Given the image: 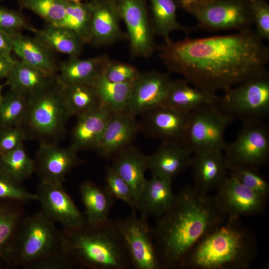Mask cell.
<instances>
[{
	"label": "cell",
	"instance_id": "obj_1",
	"mask_svg": "<svg viewBox=\"0 0 269 269\" xmlns=\"http://www.w3.org/2000/svg\"><path fill=\"white\" fill-rule=\"evenodd\" d=\"M255 31L174 41L156 46L160 58L171 72L194 87L216 94L267 72L269 48Z\"/></svg>",
	"mask_w": 269,
	"mask_h": 269
},
{
	"label": "cell",
	"instance_id": "obj_2",
	"mask_svg": "<svg viewBox=\"0 0 269 269\" xmlns=\"http://www.w3.org/2000/svg\"><path fill=\"white\" fill-rule=\"evenodd\" d=\"M226 218L214 196L194 186L182 188L152 227L162 269L181 268L196 244Z\"/></svg>",
	"mask_w": 269,
	"mask_h": 269
},
{
	"label": "cell",
	"instance_id": "obj_3",
	"mask_svg": "<svg viewBox=\"0 0 269 269\" xmlns=\"http://www.w3.org/2000/svg\"><path fill=\"white\" fill-rule=\"evenodd\" d=\"M258 252L254 232L240 218L227 217L196 244L181 268L247 269L256 260Z\"/></svg>",
	"mask_w": 269,
	"mask_h": 269
},
{
	"label": "cell",
	"instance_id": "obj_4",
	"mask_svg": "<svg viewBox=\"0 0 269 269\" xmlns=\"http://www.w3.org/2000/svg\"><path fill=\"white\" fill-rule=\"evenodd\" d=\"M8 268L70 269L62 231L41 211L25 216L7 256Z\"/></svg>",
	"mask_w": 269,
	"mask_h": 269
},
{
	"label": "cell",
	"instance_id": "obj_5",
	"mask_svg": "<svg viewBox=\"0 0 269 269\" xmlns=\"http://www.w3.org/2000/svg\"><path fill=\"white\" fill-rule=\"evenodd\" d=\"M66 250L74 267L89 269L132 268L117 220L97 225L86 222L62 230Z\"/></svg>",
	"mask_w": 269,
	"mask_h": 269
},
{
	"label": "cell",
	"instance_id": "obj_6",
	"mask_svg": "<svg viewBox=\"0 0 269 269\" xmlns=\"http://www.w3.org/2000/svg\"><path fill=\"white\" fill-rule=\"evenodd\" d=\"M71 117L64 104L62 86L57 78L40 91L29 96L21 126L27 137L39 143H56Z\"/></svg>",
	"mask_w": 269,
	"mask_h": 269
},
{
	"label": "cell",
	"instance_id": "obj_7",
	"mask_svg": "<svg viewBox=\"0 0 269 269\" xmlns=\"http://www.w3.org/2000/svg\"><path fill=\"white\" fill-rule=\"evenodd\" d=\"M214 105L233 120L263 121L269 116L267 72L224 92Z\"/></svg>",
	"mask_w": 269,
	"mask_h": 269
},
{
	"label": "cell",
	"instance_id": "obj_8",
	"mask_svg": "<svg viewBox=\"0 0 269 269\" xmlns=\"http://www.w3.org/2000/svg\"><path fill=\"white\" fill-rule=\"evenodd\" d=\"M233 120L214 104L202 106L190 113L183 144L193 153L224 151L225 133Z\"/></svg>",
	"mask_w": 269,
	"mask_h": 269
},
{
	"label": "cell",
	"instance_id": "obj_9",
	"mask_svg": "<svg viewBox=\"0 0 269 269\" xmlns=\"http://www.w3.org/2000/svg\"><path fill=\"white\" fill-rule=\"evenodd\" d=\"M228 168L258 170L269 159V129L263 121L243 122L236 138L224 150Z\"/></svg>",
	"mask_w": 269,
	"mask_h": 269
},
{
	"label": "cell",
	"instance_id": "obj_10",
	"mask_svg": "<svg viewBox=\"0 0 269 269\" xmlns=\"http://www.w3.org/2000/svg\"><path fill=\"white\" fill-rule=\"evenodd\" d=\"M186 10L207 30L240 31L250 28L253 23L249 3L242 0H209Z\"/></svg>",
	"mask_w": 269,
	"mask_h": 269
},
{
	"label": "cell",
	"instance_id": "obj_11",
	"mask_svg": "<svg viewBox=\"0 0 269 269\" xmlns=\"http://www.w3.org/2000/svg\"><path fill=\"white\" fill-rule=\"evenodd\" d=\"M146 218L133 213L117 219L134 269H162L153 241L152 227Z\"/></svg>",
	"mask_w": 269,
	"mask_h": 269
},
{
	"label": "cell",
	"instance_id": "obj_12",
	"mask_svg": "<svg viewBox=\"0 0 269 269\" xmlns=\"http://www.w3.org/2000/svg\"><path fill=\"white\" fill-rule=\"evenodd\" d=\"M127 27L132 55L147 58L156 50L152 21L144 0H113Z\"/></svg>",
	"mask_w": 269,
	"mask_h": 269
},
{
	"label": "cell",
	"instance_id": "obj_13",
	"mask_svg": "<svg viewBox=\"0 0 269 269\" xmlns=\"http://www.w3.org/2000/svg\"><path fill=\"white\" fill-rule=\"evenodd\" d=\"M214 197L227 217L241 218L263 213L268 196L253 191L230 175L216 190Z\"/></svg>",
	"mask_w": 269,
	"mask_h": 269
},
{
	"label": "cell",
	"instance_id": "obj_14",
	"mask_svg": "<svg viewBox=\"0 0 269 269\" xmlns=\"http://www.w3.org/2000/svg\"><path fill=\"white\" fill-rule=\"evenodd\" d=\"M189 115L160 105L140 115L139 131L162 142L183 144Z\"/></svg>",
	"mask_w": 269,
	"mask_h": 269
},
{
	"label": "cell",
	"instance_id": "obj_15",
	"mask_svg": "<svg viewBox=\"0 0 269 269\" xmlns=\"http://www.w3.org/2000/svg\"><path fill=\"white\" fill-rule=\"evenodd\" d=\"M78 152L70 145L64 147L57 143H40L34 159V171L40 182L63 185L66 175L81 162Z\"/></svg>",
	"mask_w": 269,
	"mask_h": 269
},
{
	"label": "cell",
	"instance_id": "obj_16",
	"mask_svg": "<svg viewBox=\"0 0 269 269\" xmlns=\"http://www.w3.org/2000/svg\"><path fill=\"white\" fill-rule=\"evenodd\" d=\"M41 211L48 218L63 228L79 226L86 222L83 215L63 185L40 182L35 193Z\"/></svg>",
	"mask_w": 269,
	"mask_h": 269
},
{
	"label": "cell",
	"instance_id": "obj_17",
	"mask_svg": "<svg viewBox=\"0 0 269 269\" xmlns=\"http://www.w3.org/2000/svg\"><path fill=\"white\" fill-rule=\"evenodd\" d=\"M172 80L156 71L140 73L133 83L127 112L134 116L161 105Z\"/></svg>",
	"mask_w": 269,
	"mask_h": 269
},
{
	"label": "cell",
	"instance_id": "obj_18",
	"mask_svg": "<svg viewBox=\"0 0 269 269\" xmlns=\"http://www.w3.org/2000/svg\"><path fill=\"white\" fill-rule=\"evenodd\" d=\"M114 112L101 103L76 117L71 134V145L78 152L97 148L105 129Z\"/></svg>",
	"mask_w": 269,
	"mask_h": 269
},
{
	"label": "cell",
	"instance_id": "obj_19",
	"mask_svg": "<svg viewBox=\"0 0 269 269\" xmlns=\"http://www.w3.org/2000/svg\"><path fill=\"white\" fill-rule=\"evenodd\" d=\"M135 116L128 112L114 113L110 119L95 150L109 158L132 145L139 131Z\"/></svg>",
	"mask_w": 269,
	"mask_h": 269
},
{
	"label": "cell",
	"instance_id": "obj_20",
	"mask_svg": "<svg viewBox=\"0 0 269 269\" xmlns=\"http://www.w3.org/2000/svg\"><path fill=\"white\" fill-rule=\"evenodd\" d=\"M90 12L91 39L95 46H105L123 39L121 19L113 0H92L88 3Z\"/></svg>",
	"mask_w": 269,
	"mask_h": 269
},
{
	"label": "cell",
	"instance_id": "obj_21",
	"mask_svg": "<svg viewBox=\"0 0 269 269\" xmlns=\"http://www.w3.org/2000/svg\"><path fill=\"white\" fill-rule=\"evenodd\" d=\"M192 167L194 186L206 193L216 190L227 177L228 165L223 151L206 150L193 154Z\"/></svg>",
	"mask_w": 269,
	"mask_h": 269
},
{
	"label": "cell",
	"instance_id": "obj_22",
	"mask_svg": "<svg viewBox=\"0 0 269 269\" xmlns=\"http://www.w3.org/2000/svg\"><path fill=\"white\" fill-rule=\"evenodd\" d=\"M192 151L180 143L162 142L153 153L147 155V169L151 175L172 181L190 167Z\"/></svg>",
	"mask_w": 269,
	"mask_h": 269
},
{
	"label": "cell",
	"instance_id": "obj_23",
	"mask_svg": "<svg viewBox=\"0 0 269 269\" xmlns=\"http://www.w3.org/2000/svg\"><path fill=\"white\" fill-rule=\"evenodd\" d=\"M172 182L154 175L146 180L136 203L141 217L157 218L167 210L175 197Z\"/></svg>",
	"mask_w": 269,
	"mask_h": 269
},
{
	"label": "cell",
	"instance_id": "obj_24",
	"mask_svg": "<svg viewBox=\"0 0 269 269\" xmlns=\"http://www.w3.org/2000/svg\"><path fill=\"white\" fill-rule=\"evenodd\" d=\"M111 166L131 188L136 206L137 199L146 180L145 172L148 170L147 155L131 145L113 157Z\"/></svg>",
	"mask_w": 269,
	"mask_h": 269
},
{
	"label": "cell",
	"instance_id": "obj_25",
	"mask_svg": "<svg viewBox=\"0 0 269 269\" xmlns=\"http://www.w3.org/2000/svg\"><path fill=\"white\" fill-rule=\"evenodd\" d=\"M12 51L20 57V60L48 75H57L59 66L53 52L35 38L19 32L12 35Z\"/></svg>",
	"mask_w": 269,
	"mask_h": 269
},
{
	"label": "cell",
	"instance_id": "obj_26",
	"mask_svg": "<svg viewBox=\"0 0 269 269\" xmlns=\"http://www.w3.org/2000/svg\"><path fill=\"white\" fill-rule=\"evenodd\" d=\"M110 58L107 55L86 59L70 57L59 66L57 78L63 85H91L104 72Z\"/></svg>",
	"mask_w": 269,
	"mask_h": 269
},
{
	"label": "cell",
	"instance_id": "obj_27",
	"mask_svg": "<svg viewBox=\"0 0 269 269\" xmlns=\"http://www.w3.org/2000/svg\"><path fill=\"white\" fill-rule=\"evenodd\" d=\"M218 96L193 86L184 79L172 80L164 105L189 113L204 105L214 104Z\"/></svg>",
	"mask_w": 269,
	"mask_h": 269
},
{
	"label": "cell",
	"instance_id": "obj_28",
	"mask_svg": "<svg viewBox=\"0 0 269 269\" xmlns=\"http://www.w3.org/2000/svg\"><path fill=\"white\" fill-rule=\"evenodd\" d=\"M79 191L85 209L86 223L97 225L106 221L115 201L107 189L86 180L81 184Z\"/></svg>",
	"mask_w": 269,
	"mask_h": 269
},
{
	"label": "cell",
	"instance_id": "obj_29",
	"mask_svg": "<svg viewBox=\"0 0 269 269\" xmlns=\"http://www.w3.org/2000/svg\"><path fill=\"white\" fill-rule=\"evenodd\" d=\"M24 204L17 201L0 200V268L8 267V251L25 216Z\"/></svg>",
	"mask_w": 269,
	"mask_h": 269
},
{
	"label": "cell",
	"instance_id": "obj_30",
	"mask_svg": "<svg viewBox=\"0 0 269 269\" xmlns=\"http://www.w3.org/2000/svg\"><path fill=\"white\" fill-rule=\"evenodd\" d=\"M34 33V37L48 49L70 57H79L85 44L75 33L63 26L47 24Z\"/></svg>",
	"mask_w": 269,
	"mask_h": 269
},
{
	"label": "cell",
	"instance_id": "obj_31",
	"mask_svg": "<svg viewBox=\"0 0 269 269\" xmlns=\"http://www.w3.org/2000/svg\"><path fill=\"white\" fill-rule=\"evenodd\" d=\"M57 77L48 75L21 60H16L5 84L29 96L48 86Z\"/></svg>",
	"mask_w": 269,
	"mask_h": 269
},
{
	"label": "cell",
	"instance_id": "obj_32",
	"mask_svg": "<svg viewBox=\"0 0 269 269\" xmlns=\"http://www.w3.org/2000/svg\"><path fill=\"white\" fill-rule=\"evenodd\" d=\"M133 83L112 82L103 73L94 80L91 85L101 102L114 113H119L127 112Z\"/></svg>",
	"mask_w": 269,
	"mask_h": 269
},
{
	"label": "cell",
	"instance_id": "obj_33",
	"mask_svg": "<svg viewBox=\"0 0 269 269\" xmlns=\"http://www.w3.org/2000/svg\"><path fill=\"white\" fill-rule=\"evenodd\" d=\"M152 13V26L155 35L164 41L175 30L188 33L191 29L179 23L176 16V5L173 0H150Z\"/></svg>",
	"mask_w": 269,
	"mask_h": 269
},
{
	"label": "cell",
	"instance_id": "obj_34",
	"mask_svg": "<svg viewBox=\"0 0 269 269\" xmlns=\"http://www.w3.org/2000/svg\"><path fill=\"white\" fill-rule=\"evenodd\" d=\"M62 86L64 104L70 117H77L101 103L92 85Z\"/></svg>",
	"mask_w": 269,
	"mask_h": 269
},
{
	"label": "cell",
	"instance_id": "obj_35",
	"mask_svg": "<svg viewBox=\"0 0 269 269\" xmlns=\"http://www.w3.org/2000/svg\"><path fill=\"white\" fill-rule=\"evenodd\" d=\"M0 169L12 179L22 183L34 172V160L29 156L22 144L0 154Z\"/></svg>",
	"mask_w": 269,
	"mask_h": 269
},
{
	"label": "cell",
	"instance_id": "obj_36",
	"mask_svg": "<svg viewBox=\"0 0 269 269\" xmlns=\"http://www.w3.org/2000/svg\"><path fill=\"white\" fill-rule=\"evenodd\" d=\"M29 96L9 88L0 105V129L21 126Z\"/></svg>",
	"mask_w": 269,
	"mask_h": 269
},
{
	"label": "cell",
	"instance_id": "obj_37",
	"mask_svg": "<svg viewBox=\"0 0 269 269\" xmlns=\"http://www.w3.org/2000/svg\"><path fill=\"white\" fill-rule=\"evenodd\" d=\"M61 26L72 31L85 44L90 43V12L88 3L77 4L67 2L66 15Z\"/></svg>",
	"mask_w": 269,
	"mask_h": 269
},
{
	"label": "cell",
	"instance_id": "obj_38",
	"mask_svg": "<svg viewBox=\"0 0 269 269\" xmlns=\"http://www.w3.org/2000/svg\"><path fill=\"white\" fill-rule=\"evenodd\" d=\"M20 3L40 16L47 24L62 26L66 15L65 0H21Z\"/></svg>",
	"mask_w": 269,
	"mask_h": 269
},
{
	"label": "cell",
	"instance_id": "obj_39",
	"mask_svg": "<svg viewBox=\"0 0 269 269\" xmlns=\"http://www.w3.org/2000/svg\"><path fill=\"white\" fill-rule=\"evenodd\" d=\"M0 200L26 203L37 201V196L27 190L22 183L15 180L0 169Z\"/></svg>",
	"mask_w": 269,
	"mask_h": 269
},
{
	"label": "cell",
	"instance_id": "obj_40",
	"mask_svg": "<svg viewBox=\"0 0 269 269\" xmlns=\"http://www.w3.org/2000/svg\"><path fill=\"white\" fill-rule=\"evenodd\" d=\"M230 175L235 178L242 184L260 194L268 196L269 184L258 170L244 167L229 168Z\"/></svg>",
	"mask_w": 269,
	"mask_h": 269
},
{
	"label": "cell",
	"instance_id": "obj_41",
	"mask_svg": "<svg viewBox=\"0 0 269 269\" xmlns=\"http://www.w3.org/2000/svg\"><path fill=\"white\" fill-rule=\"evenodd\" d=\"M106 183L105 187L115 200L125 202L131 208L133 213H136L135 200L131 188L111 166L107 169Z\"/></svg>",
	"mask_w": 269,
	"mask_h": 269
},
{
	"label": "cell",
	"instance_id": "obj_42",
	"mask_svg": "<svg viewBox=\"0 0 269 269\" xmlns=\"http://www.w3.org/2000/svg\"><path fill=\"white\" fill-rule=\"evenodd\" d=\"M110 81L117 83H133L140 72L134 66L116 60H110L103 72Z\"/></svg>",
	"mask_w": 269,
	"mask_h": 269
},
{
	"label": "cell",
	"instance_id": "obj_43",
	"mask_svg": "<svg viewBox=\"0 0 269 269\" xmlns=\"http://www.w3.org/2000/svg\"><path fill=\"white\" fill-rule=\"evenodd\" d=\"M0 29L10 34L27 30L34 32L36 29L30 25L22 15L0 6Z\"/></svg>",
	"mask_w": 269,
	"mask_h": 269
},
{
	"label": "cell",
	"instance_id": "obj_44",
	"mask_svg": "<svg viewBox=\"0 0 269 269\" xmlns=\"http://www.w3.org/2000/svg\"><path fill=\"white\" fill-rule=\"evenodd\" d=\"M249 5L259 37L262 39H269V5L264 0H250Z\"/></svg>",
	"mask_w": 269,
	"mask_h": 269
},
{
	"label": "cell",
	"instance_id": "obj_45",
	"mask_svg": "<svg viewBox=\"0 0 269 269\" xmlns=\"http://www.w3.org/2000/svg\"><path fill=\"white\" fill-rule=\"evenodd\" d=\"M27 138L26 132L21 126L0 129V154L23 144Z\"/></svg>",
	"mask_w": 269,
	"mask_h": 269
},
{
	"label": "cell",
	"instance_id": "obj_46",
	"mask_svg": "<svg viewBox=\"0 0 269 269\" xmlns=\"http://www.w3.org/2000/svg\"><path fill=\"white\" fill-rule=\"evenodd\" d=\"M12 34L0 29V55L10 56L12 51Z\"/></svg>",
	"mask_w": 269,
	"mask_h": 269
},
{
	"label": "cell",
	"instance_id": "obj_47",
	"mask_svg": "<svg viewBox=\"0 0 269 269\" xmlns=\"http://www.w3.org/2000/svg\"><path fill=\"white\" fill-rule=\"evenodd\" d=\"M16 60L11 56L0 55V79L5 78L11 72Z\"/></svg>",
	"mask_w": 269,
	"mask_h": 269
},
{
	"label": "cell",
	"instance_id": "obj_48",
	"mask_svg": "<svg viewBox=\"0 0 269 269\" xmlns=\"http://www.w3.org/2000/svg\"><path fill=\"white\" fill-rule=\"evenodd\" d=\"M209 0H181L180 3L183 7L186 9L189 7L205 2Z\"/></svg>",
	"mask_w": 269,
	"mask_h": 269
},
{
	"label": "cell",
	"instance_id": "obj_49",
	"mask_svg": "<svg viewBox=\"0 0 269 269\" xmlns=\"http://www.w3.org/2000/svg\"><path fill=\"white\" fill-rule=\"evenodd\" d=\"M67 2L73 3V4H80L82 3L81 2V0H65Z\"/></svg>",
	"mask_w": 269,
	"mask_h": 269
},
{
	"label": "cell",
	"instance_id": "obj_50",
	"mask_svg": "<svg viewBox=\"0 0 269 269\" xmlns=\"http://www.w3.org/2000/svg\"><path fill=\"white\" fill-rule=\"evenodd\" d=\"M3 85L0 84V105L3 99V95H2V89Z\"/></svg>",
	"mask_w": 269,
	"mask_h": 269
},
{
	"label": "cell",
	"instance_id": "obj_51",
	"mask_svg": "<svg viewBox=\"0 0 269 269\" xmlns=\"http://www.w3.org/2000/svg\"><path fill=\"white\" fill-rule=\"evenodd\" d=\"M179 1V2H180V1H181V0H178Z\"/></svg>",
	"mask_w": 269,
	"mask_h": 269
}]
</instances>
